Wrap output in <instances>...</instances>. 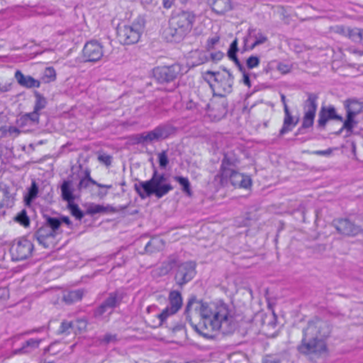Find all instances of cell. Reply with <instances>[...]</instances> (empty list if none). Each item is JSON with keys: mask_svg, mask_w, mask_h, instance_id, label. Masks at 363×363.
<instances>
[{"mask_svg": "<svg viewBox=\"0 0 363 363\" xmlns=\"http://www.w3.org/2000/svg\"><path fill=\"white\" fill-rule=\"evenodd\" d=\"M187 316L192 328L209 339L232 334L235 330L234 319L223 301L192 300L187 306Z\"/></svg>", "mask_w": 363, "mask_h": 363, "instance_id": "obj_1", "label": "cell"}, {"mask_svg": "<svg viewBox=\"0 0 363 363\" xmlns=\"http://www.w3.org/2000/svg\"><path fill=\"white\" fill-rule=\"evenodd\" d=\"M332 327L330 323L320 318L311 320L304 329L299 353L310 359H319L328 353L327 341Z\"/></svg>", "mask_w": 363, "mask_h": 363, "instance_id": "obj_2", "label": "cell"}, {"mask_svg": "<svg viewBox=\"0 0 363 363\" xmlns=\"http://www.w3.org/2000/svg\"><path fill=\"white\" fill-rule=\"evenodd\" d=\"M195 16L193 13L182 12L170 18L168 27L163 33L164 41L178 44L184 39L192 30Z\"/></svg>", "mask_w": 363, "mask_h": 363, "instance_id": "obj_3", "label": "cell"}, {"mask_svg": "<svg viewBox=\"0 0 363 363\" xmlns=\"http://www.w3.org/2000/svg\"><path fill=\"white\" fill-rule=\"evenodd\" d=\"M203 78L215 96L225 98L233 90V75L224 67L207 70L203 73Z\"/></svg>", "mask_w": 363, "mask_h": 363, "instance_id": "obj_4", "label": "cell"}, {"mask_svg": "<svg viewBox=\"0 0 363 363\" xmlns=\"http://www.w3.org/2000/svg\"><path fill=\"white\" fill-rule=\"evenodd\" d=\"M141 32L136 26L121 24L116 29V38L124 46L134 45L139 42Z\"/></svg>", "mask_w": 363, "mask_h": 363, "instance_id": "obj_5", "label": "cell"}, {"mask_svg": "<svg viewBox=\"0 0 363 363\" xmlns=\"http://www.w3.org/2000/svg\"><path fill=\"white\" fill-rule=\"evenodd\" d=\"M181 71L180 65L158 66L152 70V75L155 81L160 83H168L175 81Z\"/></svg>", "mask_w": 363, "mask_h": 363, "instance_id": "obj_6", "label": "cell"}, {"mask_svg": "<svg viewBox=\"0 0 363 363\" xmlns=\"http://www.w3.org/2000/svg\"><path fill=\"white\" fill-rule=\"evenodd\" d=\"M9 252L14 261H24L32 256L33 246L28 240H20L12 246Z\"/></svg>", "mask_w": 363, "mask_h": 363, "instance_id": "obj_7", "label": "cell"}, {"mask_svg": "<svg viewBox=\"0 0 363 363\" xmlns=\"http://www.w3.org/2000/svg\"><path fill=\"white\" fill-rule=\"evenodd\" d=\"M175 132V128L171 126H167L155 129L150 133L142 135V136L135 138L133 141L135 144H147V143L153 142L158 140L164 139L167 137L170 136Z\"/></svg>", "mask_w": 363, "mask_h": 363, "instance_id": "obj_8", "label": "cell"}, {"mask_svg": "<svg viewBox=\"0 0 363 363\" xmlns=\"http://www.w3.org/2000/svg\"><path fill=\"white\" fill-rule=\"evenodd\" d=\"M103 55L102 45L96 40L88 41L83 48L82 58L86 62H97L102 58Z\"/></svg>", "mask_w": 363, "mask_h": 363, "instance_id": "obj_9", "label": "cell"}, {"mask_svg": "<svg viewBox=\"0 0 363 363\" xmlns=\"http://www.w3.org/2000/svg\"><path fill=\"white\" fill-rule=\"evenodd\" d=\"M142 188L145 195L155 194L158 197H163L171 190L172 187L170 184H164L162 178L156 176L151 181L143 184Z\"/></svg>", "mask_w": 363, "mask_h": 363, "instance_id": "obj_10", "label": "cell"}, {"mask_svg": "<svg viewBox=\"0 0 363 363\" xmlns=\"http://www.w3.org/2000/svg\"><path fill=\"white\" fill-rule=\"evenodd\" d=\"M197 274V264L194 261H188L182 264L175 275V281L180 285L187 284L193 280Z\"/></svg>", "mask_w": 363, "mask_h": 363, "instance_id": "obj_11", "label": "cell"}, {"mask_svg": "<svg viewBox=\"0 0 363 363\" xmlns=\"http://www.w3.org/2000/svg\"><path fill=\"white\" fill-rule=\"evenodd\" d=\"M333 225L340 233L344 236H355L362 232V228L347 218H337L333 221Z\"/></svg>", "mask_w": 363, "mask_h": 363, "instance_id": "obj_12", "label": "cell"}, {"mask_svg": "<svg viewBox=\"0 0 363 363\" xmlns=\"http://www.w3.org/2000/svg\"><path fill=\"white\" fill-rule=\"evenodd\" d=\"M36 238L43 247L50 248L55 241V233L53 228H41L36 232Z\"/></svg>", "mask_w": 363, "mask_h": 363, "instance_id": "obj_13", "label": "cell"}, {"mask_svg": "<svg viewBox=\"0 0 363 363\" xmlns=\"http://www.w3.org/2000/svg\"><path fill=\"white\" fill-rule=\"evenodd\" d=\"M230 181L232 185L236 188L246 189L250 190L253 185V181L251 178L244 175V174L234 172L231 174L230 177Z\"/></svg>", "mask_w": 363, "mask_h": 363, "instance_id": "obj_14", "label": "cell"}, {"mask_svg": "<svg viewBox=\"0 0 363 363\" xmlns=\"http://www.w3.org/2000/svg\"><path fill=\"white\" fill-rule=\"evenodd\" d=\"M316 110V100L314 99H309L307 106H306L305 115H304L303 127L304 128H310L312 126H313Z\"/></svg>", "mask_w": 363, "mask_h": 363, "instance_id": "obj_15", "label": "cell"}, {"mask_svg": "<svg viewBox=\"0 0 363 363\" xmlns=\"http://www.w3.org/2000/svg\"><path fill=\"white\" fill-rule=\"evenodd\" d=\"M334 32L341 35L348 37L355 42L361 43L363 41V31L361 29H348V28L338 27L334 29Z\"/></svg>", "mask_w": 363, "mask_h": 363, "instance_id": "obj_16", "label": "cell"}, {"mask_svg": "<svg viewBox=\"0 0 363 363\" xmlns=\"http://www.w3.org/2000/svg\"><path fill=\"white\" fill-rule=\"evenodd\" d=\"M209 5L212 10L218 15H224L231 9V0H209Z\"/></svg>", "mask_w": 363, "mask_h": 363, "instance_id": "obj_17", "label": "cell"}, {"mask_svg": "<svg viewBox=\"0 0 363 363\" xmlns=\"http://www.w3.org/2000/svg\"><path fill=\"white\" fill-rule=\"evenodd\" d=\"M346 109L347 111V126L348 127H351L352 121L353 117L355 115H358L361 112L363 109L362 104L359 101H355V100H350L347 101L346 104Z\"/></svg>", "mask_w": 363, "mask_h": 363, "instance_id": "obj_18", "label": "cell"}, {"mask_svg": "<svg viewBox=\"0 0 363 363\" xmlns=\"http://www.w3.org/2000/svg\"><path fill=\"white\" fill-rule=\"evenodd\" d=\"M169 301H170V308L167 311V314H175L182 306V298L181 293L177 291H173L170 294Z\"/></svg>", "mask_w": 363, "mask_h": 363, "instance_id": "obj_19", "label": "cell"}, {"mask_svg": "<svg viewBox=\"0 0 363 363\" xmlns=\"http://www.w3.org/2000/svg\"><path fill=\"white\" fill-rule=\"evenodd\" d=\"M331 119H341V118L337 114L336 110L332 107H324L321 109L319 124L321 126H324L328 121Z\"/></svg>", "mask_w": 363, "mask_h": 363, "instance_id": "obj_20", "label": "cell"}, {"mask_svg": "<svg viewBox=\"0 0 363 363\" xmlns=\"http://www.w3.org/2000/svg\"><path fill=\"white\" fill-rule=\"evenodd\" d=\"M16 81L21 85L27 88H34V87H39L40 82L35 80L34 78L30 76H25L23 75L21 72L17 71L15 74Z\"/></svg>", "mask_w": 363, "mask_h": 363, "instance_id": "obj_21", "label": "cell"}, {"mask_svg": "<svg viewBox=\"0 0 363 363\" xmlns=\"http://www.w3.org/2000/svg\"><path fill=\"white\" fill-rule=\"evenodd\" d=\"M82 295V291H71V292H67V294L64 295V301L67 304H75V303L81 301Z\"/></svg>", "mask_w": 363, "mask_h": 363, "instance_id": "obj_22", "label": "cell"}, {"mask_svg": "<svg viewBox=\"0 0 363 363\" xmlns=\"http://www.w3.org/2000/svg\"><path fill=\"white\" fill-rule=\"evenodd\" d=\"M10 200V193L6 186L0 184V209L4 208Z\"/></svg>", "mask_w": 363, "mask_h": 363, "instance_id": "obj_23", "label": "cell"}, {"mask_svg": "<svg viewBox=\"0 0 363 363\" xmlns=\"http://www.w3.org/2000/svg\"><path fill=\"white\" fill-rule=\"evenodd\" d=\"M164 245L165 244L162 240H153L149 244H148L146 248V251L150 253H155V252L157 253V252L161 251L162 250Z\"/></svg>", "mask_w": 363, "mask_h": 363, "instance_id": "obj_24", "label": "cell"}, {"mask_svg": "<svg viewBox=\"0 0 363 363\" xmlns=\"http://www.w3.org/2000/svg\"><path fill=\"white\" fill-rule=\"evenodd\" d=\"M116 297H109V299L107 300V301H105V302H104V304H102V305L100 306L99 309H98V312H98V313L99 314V315L101 314L104 313L105 311H107V309L111 308V307H114V306L115 305V304H116Z\"/></svg>", "mask_w": 363, "mask_h": 363, "instance_id": "obj_25", "label": "cell"}, {"mask_svg": "<svg viewBox=\"0 0 363 363\" xmlns=\"http://www.w3.org/2000/svg\"><path fill=\"white\" fill-rule=\"evenodd\" d=\"M56 78V73L53 67H48L43 75V81L45 82H50L54 81Z\"/></svg>", "mask_w": 363, "mask_h": 363, "instance_id": "obj_26", "label": "cell"}, {"mask_svg": "<svg viewBox=\"0 0 363 363\" xmlns=\"http://www.w3.org/2000/svg\"><path fill=\"white\" fill-rule=\"evenodd\" d=\"M62 193L64 199L67 201H71L73 199V193H72L71 189H70L69 183L65 182L62 186Z\"/></svg>", "mask_w": 363, "mask_h": 363, "instance_id": "obj_27", "label": "cell"}, {"mask_svg": "<svg viewBox=\"0 0 363 363\" xmlns=\"http://www.w3.org/2000/svg\"><path fill=\"white\" fill-rule=\"evenodd\" d=\"M16 221L24 227H28L29 225V217H28L25 212H22L18 215L17 217H16Z\"/></svg>", "mask_w": 363, "mask_h": 363, "instance_id": "obj_28", "label": "cell"}, {"mask_svg": "<svg viewBox=\"0 0 363 363\" xmlns=\"http://www.w3.org/2000/svg\"><path fill=\"white\" fill-rule=\"evenodd\" d=\"M178 181L180 183H181L182 187H183L184 190L185 191V192H187V194H189V195H190V183H189V181H187L186 178H178Z\"/></svg>", "mask_w": 363, "mask_h": 363, "instance_id": "obj_29", "label": "cell"}, {"mask_svg": "<svg viewBox=\"0 0 363 363\" xmlns=\"http://www.w3.org/2000/svg\"><path fill=\"white\" fill-rule=\"evenodd\" d=\"M259 64V59L257 57L252 56L249 58L247 61V65L250 68H254Z\"/></svg>", "mask_w": 363, "mask_h": 363, "instance_id": "obj_30", "label": "cell"}, {"mask_svg": "<svg viewBox=\"0 0 363 363\" xmlns=\"http://www.w3.org/2000/svg\"><path fill=\"white\" fill-rule=\"evenodd\" d=\"M37 190H38V189H37L36 186L35 185V184H33L32 188H31L30 192H29V195H28L27 199L28 204H29V203H30L31 201H32V200L33 199V198H35V197H36Z\"/></svg>", "mask_w": 363, "mask_h": 363, "instance_id": "obj_31", "label": "cell"}, {"mask_svg": "<svg viewBox=\"0 0 363 363\" xmlns=\"http://www.w3.org/2000/svg\"><path fill=\"white\" fill-rule=\"evenodd\" d=\"M70 209L71 210L72 213L73 214L74 216L78 218L82 217V212H81V210L78 209V207L76 205H75V204H70Z\"/></svg>", "mask_w": 363, "mask_h": 363, "instance_id": "obj_32", "label": "cell"}, {"mask_svg": "<svg viewBox=\"0 0 363 363\" xmlns=\"http://www.w3.org/2000/svg\"><path fill=\"white\" fill-rule=\"evenodd\" d=\"M99 159L100 161H102L103 163H104V164L107 165H109L111 164V158L109 157V155H100Z\"/></svg>", "mask_w": 363, "mask_h": 363, "instance_id": "obj_33", "label": "cell"}, {"mask_svg": "<svg viewBox=\"0 0 363 363\" xmlns=\"http://www.w3.org/2000/svg\"><path fill=\"white\" fill-rule=\"evenodd\" d=\"M160 163L162 166H165L166 165L168 164V160H167V156L165 153H163L160 156Z\"/></svg>", "mask_w": 363, "mask_h": 363, "instance_id": "obj_34", "label": "cell"}, {"mask_svg": "<svg viewBox=\"0 0 363 363\" xmlns=\"http://www.w3.org/2000/svg\"><path fill=\"white\" fill-rule=\"evenodd\" d=\"M49 223H50V227L53 229H56L61 225V222L57 219H50Z\"/></svg>", "mask_w": 363, "mask_h": 363, "instance_id": "obj_35", "label": "cell"}, {"mask_svg": "<svg viewBox=\"0 0 363 363\" xmlns=\"http://www.w3.org/2000/svg\"><path fill=\"white\" fill-rule=\"evenodd\" d=\"M165 8L169 9L172 7L174 3V0H163Z\"/></svg>", "mask_w": 363, "mask_h": 363, "instance_id": "obj_36", "label": "cell"}, {"mask_svg": "<svg viewBox=\"0 0 363 363\" xmlns=\"http://www.w3.org/2000/svg\"><path fill=\"white\" fill-rule=\"evenodd\" d=\"M9 86H10V83L7 82V81L5 82L2 81V80H0V90H6V89L8 88Z\"/></svg>", "mask_w": 363, "mask_h": 363, "instance_id": "obj_37", "label": "cell"}]
</instances>
